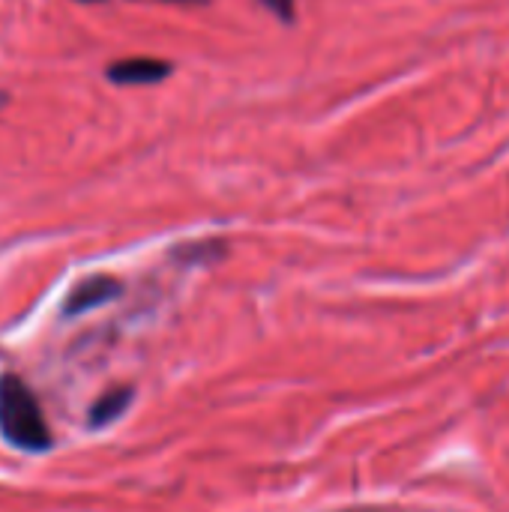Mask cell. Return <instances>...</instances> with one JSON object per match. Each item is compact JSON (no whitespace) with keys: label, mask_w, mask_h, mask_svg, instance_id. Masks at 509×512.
<instances>
[{"label":"cell","mask_w":509,"mask_h":512,"mask_svg":"<svg viewBox=\"0 0 509 512\" xmlns=\"http://www.w3.org/2000/svg\"><path fill=\"white\" fill-rule=\"evenodd\" d=\"M273 15H279L282 21H291L294 18V0H261Z\"/></svg>","instance_id":"cell-5"},{"label":"cell","mask_w":509,"mask_h":512,"mask_svg":"<svg viewBox=\"0 0 509 512\" xmlns=\"http://www.w3.org/2000/svg\"><path fill=\"white\" fill-rule=\"evenodd\" d=\"M168 72H171V66L156 57H129V60L108 66V78L117 84H156V81L168 78Z\"/></svg>","instance_id":"cell-3"},{"label":"cell","mask_w":509,"mask_h":512,"mask_svg":"<svg viewBox=\"0 0 509 512\" xmlns=\"http://www.w3.org/2000/svg\"><path fill=\"white\" fill-rule=\"evenodd\" d=\"M129 390H114V393H108V396H102L96 405H93V411H90V423L93 426H105V423H111L114 417H120L123 414V408L129 405Z\"/></svg>","instance_id":"cell-4"},{"label":"cell","mask_w":509,"mask_h":512,"mask_svg":"<svg viewBox=\"0 0 509 512\" xmlns=\"http://www.w3.org/2000/svg\"><path fill=\"white\" fill-rule=\"evenodd\" d=\"M117 294H120V282L117 279H111V276H90V279H84V282H78L72 288V294L66 297L63 312L66 315H81V312H90V309L114 300Z\"/></svg>","instance_id":"cell-2"},{"label":"cell","mask_w":509,"mask_h":512,"mask_svg":"<svg viewBox=\"0 0 509 512\" xmlns=\"http://www.w3.org/2000/svg\"><path fill=\"white\" fill-rule=\"evenodd\" d=\"M0 435L27 453H42L51 447V432L36 405V396L15 375L0 378Z\"/></svg>","instance_id":"cell-1"}]
</instances>
